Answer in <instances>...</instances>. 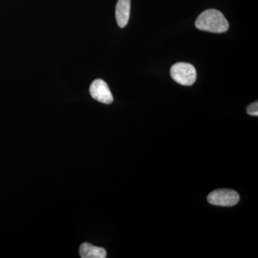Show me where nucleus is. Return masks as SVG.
I'll return each instance as SVG.
<instances>
[{"mask_svg":"<svg viewBox=\"0 0 258 258\" xmlns=\"http://www.w3.org/2000/svg\"><path fill=\"white\" fill-rule=\"evenodd\" d=\"M195 26L203 31L222 33L229 29V23L221 12L217 10H208L199 15Z\"/></svg>","mask_w":258,"mask_h":258,"instance_id":"1","label":"nucleus"},{"mask_svg":"<svg viewBox=\"0 0 258 258\" xmlns=\"http://www.w3.org/2000/svg\"><path fill=\"white\" fill-rule=\"evenodd\" d=\"M79 252L80 255L82 258L106 257V249L103 247H96L88 242L81 244Z\"/></svg>","mask_w":258,"mask_h":258,"instance_id":"6","label":"nucleus"},{"mask_svg":"<svg viewBox=\"0 0 258 258\" xmlns=\"http://www.w3.org/2000/svg\"><path fill=\"white\" fill-rule=\"evenodd\" d=\"M171 78L182 86H191L197 79V71L192 64L178 62L171 69Z\"/></svg>","mask_w":258,"mask_h":258,"instance_id":"2","label":"nucleus"},{"mask_svg":"<svg viewBox=\"0 0 258 258\" xmlns=\"http://www.w3.org/2000/svg\"><path fill=\"white\" fill-rule=\"evenodd\" d=\"M131 0H118L115 7V18L120 28H124L130 18Z\"/></svg>","mask_w":258,"mask_h":258,"instance_id":"5","label":"nucleus"},{"mask_svg":"<svg viewBox=\"0 0 258 258\" xmlns=\"http://www.w3.org/2000/svg\"><path fill=\"white\" fill-rule=\"evenodd\" d=\"M90 93L95 100L105 104H111L113 101V97L112 96L111 90L108 87V84L103 80H95L91 83Z\"/></svg>","mask_w":258,"mask_h":258,"instance_id":"4","label":"nucleus"},{"mask_svg":"<svg viewBox=\"0 0 258 258\" xmlns=\"http://www.w3.org/2000/svg\"><path fill=\"white\" fill-rule=\"evenodd\" d=\"M240 200L238 193L235 190L220 189L210 193L208 203L212 205L222 207H232L237 205Z\"/></svg>","mask_w":258,"mask_h":258,"instance_id":"3","label":"nucleus"},{"mask_svg":"<svg viewBox=\"0 0 258 258\" xmlns=\"http://www.w3.org/2000/svg\"><path fill=\"white\" fill-rule=\"evenodd\" d=\"M247 113L249 115H252V116H257L258 115V103L257 101L254 102L249 105L247 108Z\"/></svg>","mask_w":258,"mask_h":258,"instance_id":"7","label":"nucleus"}]
</instances>
